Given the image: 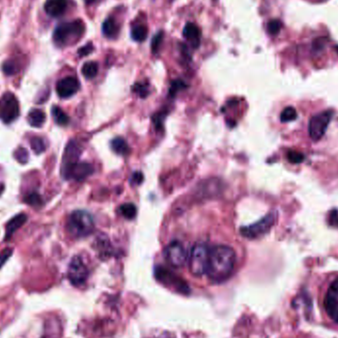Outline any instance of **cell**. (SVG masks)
I'll list each match as a JSON object with an SVG mask.
<instances>
[{"instance_id":"cb8c5ba5","label":"cell","mask_w":338,"mask_h":338,"mask_svg":"<svg viewBox=\"0 0 338 338\" xmlns=\"http://www.w3.org/2000/svg\"><path fill=\"white\" fill-rule=\"evenodd\" d=\"M148 37V29L144 25H137L132 30V38L135 42H144Z\"/></svg>"},{"instance_id":"836d02e7","label":"cell","mask_w":338,"mask_h":338,"mask_svg":"<svg viewBox=\"0 0 338 338\" xmlns=\"http://www.w3.org/2000/svg\"><path fill=\"white\" fill-rule=\"evenodd\" d=\"M92 51H93V45L87 44V45H85L84 47H82L81 49L78 50V54L80 57H86V55L90 54Z\"/></svg>"},{"instance_id":"74e56055","label":"cell","mask_w":338,"mask_h":338,"mask_svg":"<svg viewBox=\"0 0 338 338\" xmlns=\"http://www.w3.org/2000/svg\"><path fill=\"white\" fill-rule=\"evenodd\" d=\"M144 177L140 172H135V174L132 176V182L135 184H139L143 181Z\"/></svg>"},{"instance_id":"8992f818","label":"cell","mask_w":338,"mask_h":338,"mask_svg":"<svg viewBox=\"0 0 338 338\" xmlns=\"http://www.w3.org/2000/svg\"><path fill=\"white\" fill-rule=\"evenodd\" d=\"M20 106L16 96L11 92H6L0 98V119L5 124H10L18 118Z\"/></svg>"},{"instance_id":"f1b7e54d","label":"cell","mask_w":338,"mask_h":338,"mask_svg":"<svg viewBox=\"0 0 338 338\" xmlns=\"http://www.w3.org/2000/svg\"><path fill=\"white\" fill-rule=\"evenodd\" d=\"M3 71L5 74L7 75H12V74H15L18 71V67L17 65L12 62V61H8V62H5L4 65H3Z\"/></svg>"},{"instance_id":"2e32d148","label":"cell","mask_w":338,"mask_h":338,"mask_svg":"<svg viewBox=\"0 0 338 338\" xmlns=\"http://www.w3.org/2000/svg\"><path fill=\"white\" fill-rule=\"evenodd\" d=\"M183 36L191 43L192 47L198 48L200 45V37L201 32L197 25L194 23H187L183 29Z\"/></svg>"},{"instance_id":"ffe728a7","label":"cell","mask_w":338,"mask_h":338,"mask_svg":"<svg viewBox=\"0 0 338 338\" xmlns=\"http://www.w3.org/2000/svg\"><path fill=\"white\" fill-rule=\"evenodd\" d=\"M111 148L114 152L120 155H126L130 152V148L127 142L122 137H116L111 142Z\"/></svg>"},{"instance_id":"7c38bea8","label":"cell","mask_w":338,"mask_h":338,"mask_svg":"<svg viewBox=\"0 0 338 338\" xmlns=\"http://www.w3.org/2000/svg\"><path fill=\"white\" fill-rule=\"evenodd\" d=\"M79 89V82L75 77L68 76L57 83L55 90L61 98H69L73 96Z\"/></svg>"},{"instance_id":"3957f363","label":"cell","mask_w":338,"mask_h":338,"mask_svg":"<svg viewBox=\"0 0 338 338\" xmlns=\"http://www.w3.org/2000/svg\"><path fill=\"white\" fill-rule=\"evenodd\" d=\"M67 229L71 237H88L94 230V220L88 212L74 211L68 217Z\"/></svg>"},{"instance_id":"30bf717a","label":"cell","mask_w":338,"mask_h":338,"mask_svg":"<svg viewBox=\"0 0 338 338\" xmlns=\"http://www.w3.org/2000/svg\"><path fill=\"white\" fill-rule=\"evenodd\" d=\"M323 305L330 320L338 323V277L328 288L323 300Z\"/></svg>"},{"instance_id":"ba28073f","label":"cell","mask_w":338,"mask_h":338,"mask_svg":"<svg viewBox=\"0 0 338 338\" xmlns=\"http://www.w3.org/2000/svg\"><path fill=\"white\" fill-rule=\"evenodd\" d=\"M81 153L80 146L75 140H70L65 150L63 162H62V175L65 179H68V175L72 167L78 163V159Z\"/></svg>"},{"instance_id":"d590c367","label":"cell","mask_w":338,"mask_h":338,"mask_svg":"<svg viewBox=\"0 0 338 338\" xmlns=\"http://www.w3.org/2000/svg\"><path fill=\"white\" fill-rule=\"evenodd\" d=\"M268 31L270 34H276L279 31V23L277 21H271L268 25Z\"/></svg>"},{"instance_id":"6da1fadb","label":"cell","mask_w":338,"mask_h":338,"mask_svg":"<svg viewBox=\"0 0 338 338\" xmlns=\"http://www.w3.org/2000/svg\"><path fill=\"white\" fill-rule=\"evenodd\" d=\"M236 264V252L227 245H217L210 249L207 274L215 282L228 279Z\"/></svg>"},{"instance_id":"83f0119b","label":"cell","mask_w":338,"mask_h":338,"mask_svg":"<svg viewBox=\"0 0 338 338\" xmlns=\"http://www.w3.org/2000/svg\"><path fill=\"white\" fill-rule=\"evenodd\" d=\"M25 203L29 204L31 206H39L41 202H42V199L40 197V195L36 192H32V193H29L26 197H25Z\"/></svg>"},{"instance_id":"9c48e42d","label":"cell","mask_w":338,"mask_h":338,"mask_svg":"<svg viewBox=\"0 0 338 338\" xmlns=\"http://www.w3.org/2000/svg\"><path fill=\"white\" fill-rule=\"evenodd\" d=\"M68 280L74 286L84 284L88 278V269L79 256H74L68 266Z\"/></svg>"},{"instance_id":"52a82bcc","label":"cell","mask_w":338,"mask_h":338,"mask_svg":"<svg viewBox=\"0 0 338 338\" xmlns=\"http://www.w3.org/2000/svg\"><path fill=\"white\" fill-rule=\"evenodd\" d=\"M276 221V214L275 213H270L267 216H265L262 220H258L254 224L249 227H244L240 229V234L242 237L246 238H258L266 235L272 227L274 226Z\"/></svg>"},{"instance_id":"9a60e30c","label":"cell","mask_w":338,"mask_h":338,"mask_svg":"<svg viewBox=\"0 0 338 338\" xmlns=\"http://www.w3.org/2000/svg\"><path fill=\"white\" fill-rule=\"evenodd\" d=\"M93 172V167L91 164L86 162L76 163L69 172L68 179H74L76 181H82L91 175Z\"/></svg>"},{"instance_id":"7a4b0ae2","label":"cell","mask_w":338,"mask_h":338,"mask_svg":"<svg viewBox=\"0 0 338 338\" xmlns=\"http://www.w3.org/2000/svg\"><path fill=\"white\" fill-rule=\"evenodd\" d=\"M85 26L83 21L74 20L59 25L53 32V42L59 47H66L75 44L83 36Z\"/></svg>"},{"instance_id":"60d3db41","label":"cell","mask_w":338,"mask_h":338,"mask_svg":"<svg viewBox=\"0 0 338 338\" xmlns=\"http://www.w3.org/2000/svg\"><path fill=\"white\" fill-rule=\"evenodd\" d=\"M4 191V184L0 181V195L2 194V192Z\"/></svg>"},{"instance_id":"277c9868","label":"cell","mask_w":338,"mask_h":338,"mask_svg":"<svg viewBox=\"0 0 338 338\" xmlns=\"http://www.w3.org/2000/svg\"><path fill=\"white\" fill-rule=\"evenodd\" d=\"M210 248L202 242L196 243L189 257V267L194 276H202L207 273Z\"/></svg>"},{"instance_id":"d6986e66","label":"cell","mask_w":338,"mask_h":338,"mask_svg":"<svg viewBox=\"0 0 338 338\" xmlns=\"http://www.w3.org/2000/svg\"><path fill=\"white\" fill-rule=\"evenodd\" d=\"M27 120H28L29 125H31L32 127H35V128H40V127H42V126L45 124L46 115H45V113H44L42 110H40V109H33V110H31V111L29 112Z\"/></svg>"},{"instance_id":"484cf974","label":"cell","mask_w":338,"mask_h":338,"mask_svg":"<svg viewBox=\"0 0 338 338\" xmlns=\"http://www.w3.org/2000/svg\"><path fill=\"white\" fill-rule=\"evenodd\" d=\"M30 145H31L32 150L37 154H40V153L45 152V150H46L45 142L41 137H38V136H35L30 139Z\"/></svg>"},{"instance_id":"e0dca14e","label":"cell","mask_w":338,"mask_h":338,"mask_svg":"<svg viewBox=\"0 0 338 338\" xmlns=\"http://www.w3.org/2000/svg\"><path fill=\"white\" fill-rule=\"evenodd\" d=\"M27 221V215L26 214H19L9 220L6 224V234H5V239H9L10 237L14 235L15 232Z\"/></svg>"},{"instance_id":"4316f807","label":"cell","mask_w":338,"mask_h":338,"mask_svg":"<svg viewBox=\"0 0 338 338\" xmlns=\"http://www.w3.org/2000/svg\"><path fill=\"white\" fill-rule=\"evenodd\" d=\"M14 157L20 163H27L29 160V153L27 152L26 149L24 148H18L17 150L14 152Z\"/></svg>"},{"instance_id":"1f68e13d","label":"cell","mask_w":338,"mask_h":338,"mask_svg":"<svg viewBox=\"0 0 338 338\" xmlns=\"http://www.w3.org/2000/svg\"><path fill=\"white\" fill-rule=\"evenodd\" d=\"M13 254V250L11 248H5L0 252V268L4 265V263L10 258V256Z\"/></svg>"},{"instance_id":"8fae6325","label":"cell","mask_w":338,"mask_h":338,"mask_svg":"<svg viewBox=\"0 0 338 338\" xmlns=\"http://www.w3.org/2000/svg\"><path fill=\"white\" fill-rule=\"evenodd\" d=\"M164 255L169 264L175 268H180L184 266L188 257L184 246L178 241H173L169 243L167 247L165 248Z\"/></svg>"},{"instance_id":"8d00e7d4","label":"cell","mask_w":338,"mask_h":338,"mask_svg":"<svg viewBox=\"0 0 338 338\" xmlns=\"http://www.w3.org/2000/svg\"><path fill=\"white\" fill-rule=\"evenodd\" d=\"M183 87H184V83H183L182 81H180V80L174 81V82L172 83V86H171L170 92H171V94H172V93L176 92L178 89H180V88H183Z\"/></svg>"},{"instance_id":"f35d334b","label":"cell","mask_w":338,"mask_h":338,"mask_svg":"<svg viewBox=\"0 0 338 338\" xmlns=\"http://www.w3.org/2000/svg\"><path fill=\"white\" fill-rule=\"evenodd\" d=\"M152 338H175V337H174V335H173V334H171L170 332H162V333H160V334H158V335H156V336H153V337Z\"/></svg>"},{"instance_id":"ab89813d","label":"cell","mask_w":338,"mask_h":338,"mask_svg":"<svg viewBox=\"0 0 338 338\" xmlns=\"http://www.w3.org/2000/svg\"><path fill=\"white\" fill-rule=\"evenodd\" d=\"M98 0H85V3L87 4V5H91V4H93V3H95V2H97Z\"/></svg>"},{"instance_id":"44dd1931","label":"cell","mask_w":338,"mask_h":338,"mask_svg":"<svg viewBox=\"0 0 338 338\" xmlns=\"http://www.w3.org/2000/svg\"><path fill=\"white\" fill-rule=\"evenodd\" d=\"M51 115H52L54 122L60 126H66L69 122L68 115L58 106H53L51 108Z\"/></svg>"},{"instance_id":"4dcf8cb0","label":"cell","mask_w":338,"mask_h":338,"mask_svg":"<svg viewBox=\"0 0 338 338\" xmlns=\"http://www.w3.org/2000/svg\"><path fill=\"white\" fill-rule=\"evenodd\" d=\"M288 159L290 162L293 163H300L304 160V155L299 152H291L288 153Z\"/></svg>"},{"instance_id":"5bb4252c","label":"cell","mask_w":338,"mask_h":338,"mask_svg":"<svg viewBox=\"0 0 338 338\" xmlns=\"http://www.w3.org/2000/svg\"><path fill=\"white\" fill-rule=\"evenodd\" d=\"M68 7L67 0H47L45 3V11L51 17L62 16Z\"/></svg>"},{"instance_id":"d6a6232c","label":"cell","mask_w":338,"mask_h":338,"mask_svg":"<svg viewBox=\"0 0 338 338\" xmlns=\"http://www.w3.org/2000/svg\"><path fill=\"white\" fill-rule=\"evenodd\" d=\"M135 91L140 97H146L149 94L148 85L137 83V84H135Z\"/></svg>"},{"instance_id":"f546056e","label":"cell","mask_w":338,"mask_h":338,"mask_svg":"<svg viewBox=\"0 0 338 338\" xmlns=\"http://www.w3.org/2000/svg\"><path fill=\"white\" fill-rule=\"evenodd\" d=\"M162 40H163V33L162 32H159L157 34L155 35L153 38H152V52L156 53L160 46H161V43H162Z\"/></svg>"},{"instance_id":"ac0fdd59","label":"cell","mask_w":338,"mask_h":338,"mask_svg":"<svg viewBox=\"0 0 338 338\" xmlns=\"http://www.w3.org/2000/svg\"><path fill=\"white\" fill-rule=\"evenodd\" d=\"M102 32L109 39H115L119 34V26L113 18H107L102 25Z\"/></svg>"},{"instance_id":"4fadbf2b","label":"cell","mask_w":338,"mask_h":338,"mask_svg":"<svg viewBox=\"0 0 338 338\" xmlns=\"http://www.w3.org/2000/svg\"><path fill=\"white\" fill-rule=\"evenodd\" d=\"M156 277L164 284H168L170 287H175L179 292H188L186 283H184L181 279L176 277L171 271L166 270L163 267L158 268L156 270Z\"/></svg>"},{"instance_id":"5b68a950","label":"cell","mask_w":338,"mask_h":338,"mask_svg":"<svg viewBox=\"0 0 338 338\" xmlns=\"http://www.w3.org/2000/svg\"><path fill=\"white\" fill-rule=\"evenodd\" d=\"M333 114L331 110L322 111L319 114L314 115L308 121L307 133L308 136L313 140H320L323 135L326 133V130L330 124V121Z\"/></svg>"},{"instance_id":"e575fe53","label":"cell","mask_w":338,"mask_h":338,"mask_svg":"<svg viewBox=\"0 0 338 338\" xmlns=\"http://www.w3.org/2000/svg\"><path fill=\"white\" fill-rule=\"evenodd\" d=\"M328 220L332 227L338 228V211L336 210L331 211L329 214V217H328Z\"/></svg>"},{"instance_id":"7402d4cb","label":"cell","mask_w":338,"mask_h":338,"mask_svg":"<svg viewBox=\"0 0 338 338\" xmlns=\"http://www.w3.org/2000/svg\"><path fill=\"white\" fill-rule=\"evenodd\" d=\"M81 72L85 78L92 79L94 78L98 73V65L94 62H88L85 63L83 67L81 68Z\"/></svg>"},{"instance_id":"d4e9b609","label":"cell","mask_w":338,"mask_h":338,"mask_svg":"<svg viewBox=\"0 0 338 338\" xmlns=\"http://www.w3.org/2000/svg\"><path fill=\"white\" fill-rule=\"evenodd\" d=\"M298 117V114H297V111L294 107H286L283 112L281 113V116H280V119H281V122L283 123H288V122H293L295 121L296 119Z\"/></svg>"},{"instance_id":"603a6c76","label":"cell","mask_w":338,"mask_h":338,"mask_svg":"<svg viewBox=\"0 0 338 338\" xmlns=\"http://www.w3.org/2000/svg\"><path fill=\"white\" fill-rule=\"evenodd\" d=\"M120 213L123 215L124 218L128 220H133L136 216V207L132 203L124 204L120 207Z\"/></svg>"}]
</instances>
